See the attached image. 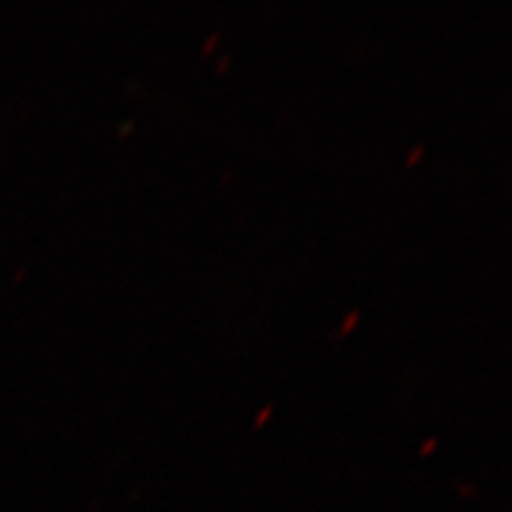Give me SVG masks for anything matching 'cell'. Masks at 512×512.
<instances>
[{
  "label": "cell",
  "mask_w": 512,
  "mask_h": 512,
  "mask_svg": "<svg viewBox=\"0 0 512 512\" xmlns=\"http://www.w3.org/2000/svg\"><path fill=\"white\" fill-rule=\"evenodd\" d=\"M359 316H361V312L359 310H352L350 314H348V318L344 320V325H342V331H348L352 325H355L357 323V320H359Z\"/></svg>",
  "instance_id": "obj_1"
},
{
  "label": "cell",
  "mask_w": 512,
  "mask_h": 512,
  "mask_svg": "<svg viewBox=\"0 0 512 512\" xmlns=\"http://www.w3.org/2000/svg\"><path fill=\"white\" fill-rule=\"evenodd\" d=\"M216 41H218V32H214V35H210V39H207L205 41V45H203V52L207 54V52H210L212 50V47L216 45Z\"/></svg>",
  "instance_id": "obj_2"
},
{
  "label": "cell",
  "mask_w": 512,
  "mask_h": 512,
  "mask_svg": "<svg viewBox=\"0 0 512 512\" xmlns=\"http://www.w3.org/2000/svg\"><path fill=\"white\" fill-rule=\"evenodd\" d=\"M421 152H423V146H416V148L408 154V163H414V160L419 158V154H421Z\"/></svg>",
  "instance_id": "obj_3"
},
{
  "label": "cell",
  "mask_w": 512,
  "mask_h": 512,
  "mask_svg": "<svg viewBox=\"0 0 512 512\" xmlns=\"http://www.w3.org/2000/svg\"><path fill=\"white\" fill-rule=\"evenodd\" d=\"M269 412H271V406H265V408H263V412L259 414V419H256V425H261V423L267 419V414H269Z\"/></svg>",
  "instance_id": "obj_4"
},
{
  "label": "cell",
  "mask_w": 512,
  "mask_h": 512,
  "mask_svg": "<svg viewBox=\"0 0 512 512\" xmlns=\"http://www.w3.org/2000/svg\"><path fill=\"white\" fill-rule=\"evenodd\" d=\"M131 128H133V120H128L126 124L120 126V133H128V131H131Z\"/></svg>",
  "instance_id": "obj_5"
},
{
  "label": "cell",
  "mask_w": 512,
  "mask_h": 512,
  "mask_svg": "<svg viewBox=\"0 0 512 512\" xmlns=\"http://www.w3.org/2000/svg\"><path fill=\"white\" fill-rule=\"evenodd\" d=\"M229 60H231V56H224L220 62H218V67H220V71L224 69V67H227V64H229Z\"/></svg>",
  "instance_id": "obj_6"
}]
</instances>
